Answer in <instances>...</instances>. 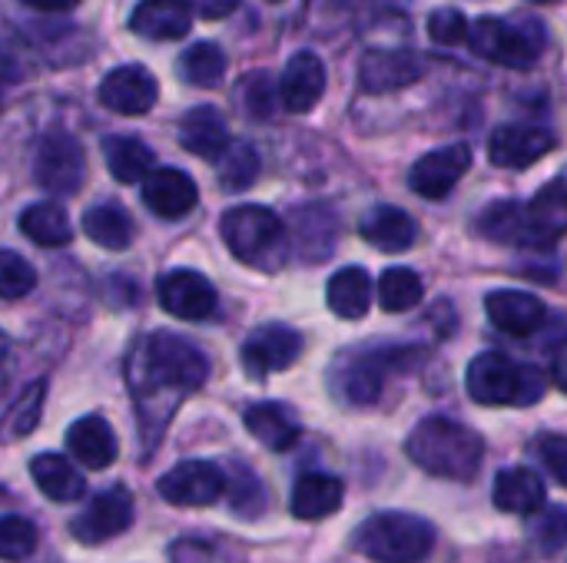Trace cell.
Masks as SVG:
<instances>
[{
    "label": "cell",
    "mask_w": 567,
    "mask_h": 563,
    "mask_svg": "<svg viewBox=\"0 0 567 563\" xmlns=\"http://www.w3.org/2000/svg\"><path fill=\"white\" fill-rule=\"evenodd\" d=\"M551 378H555V385L567 392V348H561L558 355H555V362H551Z\"/></svg>",
    "instance_id": "681fc988"
},
{
    "label": "cell",
    "mask_w": 567,
    "mask_h": 563,
    "mask_svg": "<svg viewBox=\"0 0 567 563\" xmlns=\"http://www.w3.org/2000/svg\"><path fill=\"white\" fill-rule=\"evenodd\" d=\"M156 93L159 90H156L153 73L140 63L116 66L100 83V103L120 116H143L146 110H153Z\"/></svg>",
    "instance_id": "9a60e30c"
},
{
    "label": "cell",
    "mask_w": 567,
    "mask_h": 563,
    "mask_svg": "<svg viewBox=\"0 0 567 563\" xmlns=\"http://www.w3.org/2000/svg\"><path fill=\"white\" fill-rule=\"evenodd\" d=\"M468 43L478 56L502 66H532L542 53V37L532 23L502 17H482L468 30Z\"/></svg>",
    "instance_id": "52a82bcc"
},
{
    "label": "cell",
    "mask_w": 567,
    "mask_h": 563,
    "mask_svg": "<svg viewBox=\"0 0 567 563\" xmlns=\"http://www.w3.org/2000/svg\"><path fill=\"white\" fill-rule=\"evenodd\" d=\"M567 236V186L548 183L525 206V246H555Z\"/></svg>",
    "instance_id": "ac0fdd59"
},
{
    "label": "cell",
    "mask_w": 567,
    "mask_h": 563,
    "mask_svg": "<svg viewBox=\"0 0 567 563\" xmlns=\"http://www.w3.org/2000/svg\"><path fill=\"white\" fill-rule=\"evenodd\" d=\"M561 183H565V186H567V173H565V176H561Z\"/></svg>",
    "instance_id": "db71d44e"
},
{
    "label": "cell",
    "mask_w": 567,
    "mask_h": 563,
    "mask_svg": "<svg viewBox=\"0 0 567 563\" xmlns=\"http://www.w3.org/2000/svg\"><path fill=\"white\" fill-rule=\"evenodd\" d=\"M206 375H209L206 355L189 338L173 332L146 335L133 348V358L126 362V378L140 402L150 392H173V395L196 392L206 382Z\"/></svg>",
    "instance_id": "6da1fadb"
},
{
    "label": "cell",
    "mask_w": 567,
    "mask_h": 563,
    "mask_svg": "<svg viewBox=\"0 0 567 563\" xmlns=\"http://www.w3.org/2000/svg\"><path fill=\"white\" fill-rule=\"evenodd\" d=\"M535 458L545 465V471L567 488V438L565 435H545L535 441Z\"/></svg>",
    "instance_id": "f6af8a7d"
},
{
    "label": "cell",
    "mask_w": 567,
    "mask_h": 563,
    "mask_svg": "<svg viewBox=\"0 0 567 563\" xmlns=\"http://www.w3.org/2000/svg\"><path fill=\"white\" fill-rule=\"evenodd\" d=\"M13 80H17V63L0 50V96H3V90H7Z\"/></svg>",
    "instance_id": "f907efd6"
},
{
    "label": "cell",
    "mask_w": 567,
    "mask_h": 563,
    "mask_svg": "<svg viewBox=\"0 0 567 563\" xmlns=\"http://www.w3.org/2000/svg\"><path fill=\"white\" fill-rule=\"evenodd\" d=\"M43 402H47V382H33L20 392V398L3 411L0 418V445H13L20 438H27L40 418H43Z\"/></svg>",
    "instance_id": "836d02e7"
},
{
    "label": "cell",
    "mask_w": 567,
    "mask_h": 563,
    "mask_svg": "<svg viewBox=\"0 0 567 563\" xmlns=\"http://www.w3.org/2000/svg\"><path fill=\"white\" fill-rule=\"evenodd\" d=\"M555 149V136L542 126H498L488 139V159L502 169H528Z\"/></svg>",
    "instance_id": "2e32d148"
},
{
    "label": "cell",
    "mask_w": 567,
    "mask_h": 563,
    "mask_svg": "<svg viewBox=\"0 0 567 563\" xmlns=\"http://www.w3.org/2000/svg\"><path fill=\"white\" fill-rule=\"evenodd\" d=\"M7 348H10V342H7V335L0 332V362L7 358Z\"/></svg>",
    "instance_id": "816d5d0a"
},
{
    "label": "cell",
    "mask_w": 567,
    "mask_h": 563,
    "mask_svg": "<svg viewBox=\"0 0 567 563\" xmlns=\"http://www.w3.org/2000/svg\"><path fill=\"white\" fill-rule=\"evenodd\" d=\"M435 548V528L415 514H372L355 531V551L375 563H422Z\"/></svg>",
    "instance_id": "277c9868"
},
{
    "label": "cell",
    "mask_w": 567,
    "mask_h": 563,
    "mask_svg": "<svg viewBox=\"0 0 567 563\" xmlns=\"http://www.w3.org/2000/svg\"><path fill=\"white\" fill-rule=\"evenodd\" d=\"M246 428H249V435L262 445V448H269V451H289V448H296V441H299V425H296V418L282 408V405H272V402H259V405H252L249 411H246Z\"/></svg>",
    "instance_id": "4316f807"
},
{
    "label": "cell",
    "mask_w": 567,
    "mask_h": 563,
    "mask_svg": "<svg viewBox=\"0 0 567 563\" xmlns=\"http://www.w3.org/2000/svg\"><path fill=\"white\" fill-rule=\"evenodd\" d=\"M0 388H3V375H0Z\"/></svg>",
    "instance_id": "11a10c76"
},
{
    "label": "cell",
    "mask_w": 567,
    "mask_h": 563,
    "mask_svg": "<svg viewBox=\"0 0 567 563\" xmlns=\"http://www.w3.org/2000/svg\"><path fill=\"white\" fill-rule=\"evenodd\" d=\"M302 355V335L289 325H262L243 342V368L249 378L262 382L272 372H286Z\"/></svg>",
    "instance_id": "9c48e42d"
},
{
    "label": "cell",
    "mask_w": 567,
    "mask_h": 563,
    "mask_svg": "<svg viewBox=\"0 0 567 563\" xmlns=\"http://www.w3.org/2000/svg\"><path fill=\"white\" fill-rule=\"evenodd\" d=\"M468 166H472V149L465 143H452V146H442V149L425 153L412 166L409 186L422 199H445L458 186V179L468 173Z\"/></svg>",
    "instance_id": "5bb4252c"
},
{
    "label": "cell",
    "mask_w": 567,
    "mask_h": 563,
    "mask_svg": "<svg viewBox=\"0 0 567 563\" xmlns=\"http://www.w3.org/2000/svg\"><path fill=\"white\" fill-rule=\"evenodd\" d=\"M199 17H206V20H223V17H229L236 7H239V0H186Z\"/></svg>",
    "instance_id": "7dc6e473"
},
{
    "label": "cell",
    "mask_w": 567,
    "mask_h": 563,
    "mask_svg": "<svg viewBox=\"0 0 567 563\" xmlns=\"http://www.w3.org/2000/svg\"><path fill=\"white\" fill-rule=\"evenodd\" d=\"M156 299L159 305L183 322H203L216 312V289L206 275L193 272V269H176L166 272L156 285Z\"/></svg>",
    "instance_id": "7c38bea8"
},
{
    "label": "cell",
    "mask_w": 567,
    "mask_h": 563,
    "mask_svg": "<svg viewBox=\"0 0 567 563\" xmlns=\"http://www.w3.org/2000/svg\"><path fill=\"white\" fill-rule=\"evenodd\" d=\"M492 501L505 514H535L545 504V481L532 468H505L495 478Z\"/></svg>",
    "instance_id": "d4e9b609"
},
{
    "label": "cell",
    "mask_w": 567,
    "mask_h": 563,
    "mask_svg": "<svg viewBox=\"0 0 567 563\" xmlns=\"http://www.w3.org/2000/svg\"><path fill=\"white\" fill-rule=\"evenodd\" d=\"M143 202L153 216L173 222V219H183L196 209L199 192H196V183L183 169L163 166L143 179Z\"/></svg>",
    "instance_id": "e0dca14e"
},
{
    "label": "cell",
    "mask_w": 567,
    "mask_h": 563,
    "mask_svg": "<svg viewBox=\"0 0 567 563\" xmlns=\"http://www.w3.org/2000/svg\"><path fill=\"white\" fill-rule=\"evenodd\" d=\"M83 232L90 242H96L100 249H110V252H123L130 249L136 229H133V219L123 206L116 202H100V206H90L83 212Z\"/></svg>",
    "instance_id": "f1b7e54d"
},
{
    "label": "cell",
    "mask_w": 567,
    "mask_h": 563,
    "mask_svg": "<svg viewBox=\"0 0 567 563\" xmlns=\"http://www.w3.org/2000/svg\"><path fill=\"white\" fill-rule=\"evenodd\" d=\"M37 528L33 521L20 514H3L0 518V561H27L37 551Z\"/></svg>",
    "instance_id": "ab89813d"
},
{
    "label": "cell",
    "mask_w": 567,
    "mask_h": 563,
    "mask_svg": "<svg viewBox=\"0 0 567 563\" xmlns=\"http://www.w3.org/2000/svg\"><path fill=\"white\" fill-rule=\"evenodd\" d=\"M226 66H229V60H226L223 46L213 43V40H199L179 56V76L189 86H203V90L219 86L223 76H226Z\"/></svg>",
    "instance_id": "e575fe53"
},
{
    "label": "cell",
    "mask_w": 567,
    "mask_h": 563,
    "mask_svg": "<svg viewBox=\"0 0 567 563\" xmlns=\"http://www.w3.org/2000/svg\"><path fill=\"white\" fill-rule=\"evenodd\" d=\"M478 232L505 246H525V206L515 199L492 202L478 216Z\"/></svg>",
    "instance_id": "d590c367"
},
{
    "label": "cell",
    "mask_w": 567,
    "mask_h": 563,
    "mask_svg": "<svg viewBox=\"0 0 567 563\" xmlns=\"http://www.w3.org/2000/svg\"><path fill=\"white\" fill-rule=\"evenodd\" d=\"M23 7H33V10H47V13H56V10H70L76 7L80 0H20Z\"/></svg>",
    "instance_id": "c3c4849f"
},
{
    "label": "cell",
    "mask_w": 567,
    "mask_h": 563,
    "mask_svg": "<svg viewBox=\"0 0 567 563\" xmlns=\"http://www.w3.org/2000/svg\"><path fill=\"white\" fill-rule=\"evenodd\" d=\"M66 451L90 471H103L116 461L120 455V441L113 435V428L96 418V415H86L80 421L70 425L66 431Z\"/></svg>",
    "instance_id": "7402d4cb"
},
{
    "label": "cell",
    "mask_w": 567,
    "mask_h": 563,
    "mask_svg": "<svg viewBox=\"0 0 567 563\" xmlns=\"http://www.w3.org/2000/svg\"><path fill=\"white\" fill-rule=\"evenodd\" d=\"M239 96H243V106H246V113H249L252 119H269V116L276 113V96H279V90H276L272 76L259 70V73H249V76L243 80Z\"/></svg>",
    "instance_id": "b9f144b4"
},
{
    "label": "cell",
    "mask_w": 567,
    "mask_h": 563,
    "mask_svg": "<svg viewBox=\"0 0 567 563\" xmlns=\"http://www.w3.org/2000/svg\"><path fill=\"white\" fill-rule=\"evenodd\" d=\"M226 249L249 269L276 272L289 259V232L266 206H236L219 222Z\"/></svg>",
    "instance_id": "3957f363"
},
{
    "label": "cell",
    "mask_w": 567,
    "mask_h": 563,
    "mask_svg": "<svg viewBox=\"0 0 567 563\" xmlns=\"http://www.w3.org/2000/svg\"><path fill=\"white\" fill-rule=\"evenodd\" d=\"M485 312L492 319V325L505 335L525 338L532 332L542 329L545 322V302L528 295V292H515V289H498L485 299Z\"/></svg>",
    "instance_id": "ffe728a7"
},
{
    "label": "cell",
    "mask_w": 567,
    "mask_h": 563,
    "mask_svg": "<svg viewBox=\"0 0 567 563\" xmlns=\"http://www.w3.org/2000/svg\"><path fill=\"white\" fill-rule=\"evenodd\" d=\"M422 295H425V289H422L419 272H412L405 265H392L379 279V305L385 312H409L422 302Z\"/></svg>",
    "instance_id": "8d00e7d4"
},
{
    "label": "cell",
    "mask_w": 567,
    "mask_h": 563,
    "mask_svg": "<svg viewBox=\"0 0 567 563\" xmlns=\"http://www.w3.org/2000/svg\"><path fill=\"white\" fill-rule=\"evenodd\" d=\"M409 368V352L405 348H382V352H365V355H352L342 358L336 365V392L339 398H346L349 405H375L382 398L385 378L392 372H405Z\"/></svg>",
    "instance_id": "8992f818"
},
{
    "label": "cell",
    "mask_w": 567,
    "mask_h": 563,
    "mask_svg": "<svg viewBox=\"0 0 567 563\" xmlns=\"http://www.w3.org/2000/svg\"><path fill=\"white\" fill-rule=\"evenodd\" d=\"M346 488L332 475H302L292 488V514L299 521H322L342 508Z\"/></svg>",
    "instance_id": "484cf974"
},
{
    "label": "cell",
    "mask_w": 567,
    "mask_h": 563,
    "mask_svg": "<svg viewBox=\"0 0 567 563\" xmlns=\"http://www.w3.org/2000/svg\"><path fill=\"white\" fill-rule=\"evenodd\" d=\"M20 232L40 249H60L73 239V222L56 202H33L20 212Z\"/></svg>",
    "instance_id": "4dcf8cb0"
},
{
    "label": "cell",
    "mask_w": 567,
    "mask_h": 563,
    "mask_svg": "<svg viewBox=\"0 0 567 563\" xmlns=\"http://www.w3.org/2000/svg\"><path fill=\"white\" fill-rule=\"evenodd\" d=\"M37 289V269L10 252V249H0V299L13 302V299H23Z\"/></svg>",
    "instance_id": "60d3db41"
},
{
    "label": "cell",
    "mask_w": 567,
    "mask_h": 563,
    "mask_svg": "<svg viewBox=\"0 0 567 563\" xmlns=\"http://www.w3.org/2000/svg\"><path fill=\"white\" fill-rule=\"evenodd\" d=\"M532 3H548V0H532Z\"/></svg>",
    "instance_id": "f5cc1de1"
},
{
    "label": "cell",
    "mask_w": 567,
    "mask_h": 563,
    "mask_svg": "<svg viewBox=\"0 0 567 563\" xmlns=\"http://www.w3.org/2000/svg\"><path fill=\"white\" fill-rule=\"evenodd\" d=\"M193 27L186 0H140L130 13V30L146 40H183Z\"/></svg>",
    "instance_id": "44dd1931"
},
{
    "label": "cell",
    "mask_w": 567,
    "mask_h": 563,
    "mask_svg": "<svg viewBox=\"0 0 567 563\" xmlns=\"http://www.w3.org/2000/svg\"><path fill=\"white\" fill-rule=\"evenodd\" d=\"M106 169L116 183H140L153 173V149L136 136H106L103 139Z\"/></svg>",
    "instance_id": "1f68e13d"
},
{
    "label": "cell",
    "mask_w": 567,
    "mask_h": 563,
    "mask_svg": "<svg viewBox=\"0 0 567 563\" xmlns=\"http://www.w3.org/2000/svg\"><path fill=\"white\" fill-rule=\"evenodd\" d=\"M30 478L40 488V494L56 504H70L83 494V478L63 455H37L30 461Z\"/></svg>",
    "instance_id": "f546056e"
},
{
    "label": "cell",
    "mask_w": 567,
    "mask_h": 563,
    "mask_svg": "<svg viewBox=\"0 0 567 563\" xmlns=\"http://www.w3.org/2000/svg\"><path fill=\"white\" fill-rule=\"evenodd\" d=\"M532 541L545 551V554H558L567 548V508L555 504L545 508L535 521H532Z\"/></svg>",
    "instance_id": "7bdbcfd3"
},
{
    "label": "cell",
    "mask_w": 567,
    "mask_h": 563,
    "mask_svg": "<svg viewBox=\"0 0 567 563\" xmlns=\"http://www.w3.org/2000/svg\"><path fill=\"white\" fill-rule=\"evenodd\" d=\"M405 455L425 475L449 478V481H468L482 468L485 441L472 428H465L452 418H425L409 435Z\"/></svg>",
    "instance_id": "7a4b0ae2"
},
{
    "label": "cell",
    "mask_w": 567,
    "mask_h": 563,
    "mask_svg": "<svg viewBox=\"0 0 567 563\" xmlns=\"http://www.w3.org/2000/svg\"><path fill=\"white\" fill-rule=\"evenodd\" d=\"M326 93V66L316 53H296L279 80V103L289 113H309Z\"/></svg>",
    "instance_id": "d6986e66"
},
{
    "label": "cell",
    "mask_w": 567,
    "mask_h": 563,
    "mask_svg": "<svg viewBox=\"0 0 567 563\" xmlns=\"http://www.w3.org/2000/svg\"><path fill=\"white\" fill-rule=\"evenodd\" d=\"M133 524V498L123 491V488H113V491H103L96 494L83 514L70 524V534L86 544V548H96L103 541H113L120 538L126 528Z\"/></svg>",
    "instance_id": "8fae6325"
},
{
    "label": "cell",
    "mask_w": 567,
    "mask_h": 563,
    "mask_svg": "<svg viewBox=\"0 0 567 563\" xmlns=\"http://www.w3.org/2000/svg\"><path fill=\"white\" fill-rule=\"evenodd\" d=\"M156 491L176 508H209L226 494V475L209 461H183L159 478Z\"/></svg>",
    "instance_id": "30bf717a"
},
{
    "label": "cell",
    "mask_w": 567,
    "mask_h": 563,
    "mask_svg": "<svg viewBox=\"0 0 567 563\" xmlns=\"http://www.w3.org/2000/svg\"><path fill=\"white\" fill-rule=\"evenodd\" d=\"M169 557L173 563H223L216 548H209L206 541H176L169 548Z\"/></svg>",
    "instance_id": "bcb514c9"
},
{
    "label": "cell",
    "mask_w": 567,
    "mask_h": 563,
    "mask_svg": "<svg viewBox=\"0 0 567 563\" xmlns=\"http://www.w3.org/2000/svg\"><path fill=\"white\" fill-rule=\"evenodd\" d=\"M296 242L309 262L326 259L336 249V216L326 206H306L296 212Z\"/></svg>",
    "instance_id": "d6a6232c"
},
{
    "label": "cell",
    "mask_w": 567,
    "mask_h": 563,
    "mask_svg": "<svg viewBox=\"0 0 567 563\" xmlns=\"http://www.w3.org/2000/svg\"><path fill=\"white\" fill-rule=\"evenodd\" d=\"M468 20H465V13L462 10H455V7H439V10H432V17H429V37L435 40V43H442V46H458V43H465L468 40Z\"/></svg>",
    "instance_id": "ee69618b"
},
{
    "label": "cell",
    "mask_w": 567,
    "mask_h": 563,
    "mask_svg": "<svg viewBox=\"0 0 567 563\" xmlns=\"http://www.w3.org/2000/svg\"><path fill=\"white\" fill-rule=\"evenodd\" d=\"M226 491H229V504H233V514L239 518H259L262 508H266V491L259 484V478L236 465L233 468V478H226Z\"/></svg>",
    "instance_id": "f35d334b"
},
{
    "label": "cell",
    "mask_w": 567,
    "mask_h": 563,
    "mask_svg": "<svg viewBox=\"0 0 567 563\" xmlns=\"http://www.w3.org/2000/svg\"><path fill=\"white\" fill-rule=\"evenodd\" d=\"M425 76V56L419 50H369L359 63V83L365 93H395Z\"/></svg>",
    "instance_id": "4fadbf2b"
},
{
    "label": "cell",
    "mask_w": 567,
    "mask_h": 563,
    "mask_svg": "<svg viewBox=\"0 0 567 563\" xmlns=\"http://www.w3.org/2000/svg\"><path fill=\"white\" fill-rule=\"evenodd\" d=\"M548 392L545 375L535 365L512 362L508 355L485 352L468 365V395L478 405H518L528 408Z\"/></svg>",
    "instance_id": "5b68a950"
},
{
    "label": "cell",
    "mask_w": 567,
    "mask_h": 563,
    "mask_svg": "<svg viewBox=\"0 0 567 563\" xmlns=\"http://www.w3.org/2000/svg\"><path fill=\"white\" fill-rule=\"evenodd\" d=\"M216 163H219V186L226 192H243L259 179V153L249 143H229V149Z\"/></svg>",
    "instance_id": "74e56055"
},
{
    "label": "cell",
    "mask_w": 567,
    "mask_h": 563,
    "mask_svg": "<svg viewBox=\"0 0 567 563\" xmlns=\"http://www.w3.org/2000/svg\"><path fill=\"white\" fill-rule=\"evenodd\" d=\"M33 179L50 196H73L86 179L83 146L70 133H47L33 156Z\"/></svg>",
    "instance_id": "ba28073f"
},
{
    "label": "cell",
    "mask_w": 567,
    "mask_h": 563,
    "mask_svg": "<svg viewBox=\"0 0 567 563\" xmlns=\"http://www.w3.org/2000/svg\"><path fill=\"white\" fill-rule=\"evenodd\" d=\"M179 143L199 159H219L229 149V126L216 106H193L179 119Z\"/></svg>",
    "instance_id": "603a6c76"
},
{
    "label": "cell",
    "mask_w": 567,
    "mask_h": 563,
    "mask_svg": "<svg viewBox=\"0 0 567 563\" xmlns=\"http://www.w3.org/2000/svg\"><path fill=\"white\" fill-rule=\"evenodd\" d=\"M326 302L339 319H362L372 305V279L362 265L339 269L326 285Z\"/></svg>",
    "instance_id": "83f0119b"
},
{
    "label": "cell",
    "mask_w": 567,
    "mask_h": 563,
    "mask_svg": "<svg viewBox=\"0 0 567 563\" xmlns=\"http://www.w3.org/2000/svg\"><path fill=\"white\" fill-rule=\"evenodd\" d=\"M359 232L369 246L382 252H405L419 239V222L399 206H375L362 216Z\"/></svg>",
    "instance_id": "cb8c5ba5"
}]
</instances>
